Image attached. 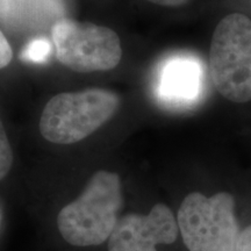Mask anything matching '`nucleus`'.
<instances>
[{
    "mask_svg": "<svg viewBox=\"0 0 251 251\" xmlns=\"http://www.w3.org/2000/svg\"><path fill=\"white\" fill-rule=\"evenodd\" d=\"M121 207L119 175L98 171L91 177L83 193L58 213V230L71 246H99L111 237L117 227Z\"/></svg>",
    "mask_w": 251,
    "mask_h": 251,
    "instance_id": "f257e3e1",
    "label": "nucleus"
},
{
    "mask_svg": "<svg viewBox=\"0 0 251 251\" xmlns=\"http://www.w3.org/2000/svg\"><path fill=\"white\" fill-rule=\"evenodd\" d=\"M120 98L106 89L63 92L52 97L43 108L40 133L55 144H74L86 139L115 114Z\"/></svg>",
    "mask_w": 251,
    "mask_h": 251,
    "instance_id": "f03ea898",
    "label": "nucleus"
},
{
    "mask_svg": "<svg viewBox=\"0 0 251 251\" xmlns=\"http://www.w3.org/2000/svg\"><path fill=\"white\" fill-rule=\"evenodd\" d=\"M215 90L231 102L251 101V20L230 13L220 20L209 48Z\"/></svg>",
    "mask_w": 251,
    "mask_h": 251,
    "instance_id": "7ed1b4c3",
    "label": "nucleus"
},
{
    "mask_svg": "<svg viewBox=\"0 0 251 251\" xmlns=\"http://www.w3.org/2000/svg\"><path fill=\"white\" fill-rule=\"evenodd\" d=\"M234 197L219 192L207 198L192 192L179 207L177 224L190 251H234L240 228L234 213Z\"/></svg>",
    "mask_w": 251,
    "mask_h": 251,
    "instance_id": "20e7f679",
    "label": "nucleus"
},
{
    "mask_svg": "<svg viewBox=\"0 0 251 251\" xmlns=\"http://www.w3.org/2000/svg\"><path fill=\"white\" fill-rule=\"evenodd\" d=\"M51 40L62 65L76 72L108 71L122 57L118 34L108 27L62 17L52 24Z\"/></svg>",
    "mask_w": 251,
    "mask_h": 251,
    "instance_id": "39448f33",
    "label": "nucleus"
},
{
    "mask_svg": "<svg viewBox=\"0 0 251 251\" xmlns=\"http://www.w3.org/2000/svg\"><path fill=\"white\" fill-rule=\"evenodd\" d=\"M178 224L164 203H156L149 214H128L119 219L111 237L108 251H157L158 244L177 240Z\"/></svg>",
    "mask_w": 251,
    "mask_h": 251,
    "instance_id": "423d86ee",
    "label": "nucleus"
},
{
    "mask_svg": "<svg viewBox=\"0 0 251 251\" xmlns=\"http://www.w3.org/2000/svg\"><path fill=\"white\" fill-rule=\"evenodd\" d=\"M202 67L187 56H176L163 64L158 94L171 105H185L199 97L202 87Z\"/></svg>",
    "mask_w": 251,
    "mask_h": 251,
    "instance_id": "0eeeda50",
    "label": "nucleus"
},
{
    "mask_svg": "<svg viewBox=\"0 0 251 251\" xmlns=\"http://www.w3.org/2000/svg\"><path fill=\"white\" fill-rule=\"evenodd\" d=\"M14 162L13 149L5 130V126L0 118V181L9 174Z\"/></svg>",
    "mask_w": 251,
    "mask_h": 251,
    "instance_id": "6e6552de",
    "label": "nucleus"
},
{
    "mask_svg": "<svg viewBox=\"0 0 251 251\" xmlns=\"http://www.w3.org/2000/svg\"><path fill=\"white\" fill-rule=\"evenodd\" d=\"M49 52V45L46 42V41L39 40L33 42L31 45L28 47L26 51V57L28 59H31V61H42L45 57L48 55Z\"/></svg>",
    "mask_w": 251,
    "mask_h": 251,
    "instance_id": "1a4fd4ad",
    "label": "nucleus"
},
{
    "mask_svg": "<svg viewBox=\"0 0 251 251\" xmlns=\"http://www.w3.org/2000/svg\"><path fill=\"white\" fill-rule=\"evenodd\" d=\"M13 59V49L6 39L5 34L0 29V70L7 68Z\"/></svg>",
    "mask_w": 251,
    "mask_h": 251,
    "instance_id": "9d476101",
    "label": "nucleus"
},
{
    "mask_svg": "<svg viewBox=\"0 0 251 251\" xmlns=\"http://www.w3.org/2000/svg\"><path fill=\"white\" fill-rule=\"evenodd\" d=\"M236 251H251V226L241 231L236 244Z\"/></svg>",
    "mask_w": 251,
    "mask_h": 251,
    "instance_id": "9b49d317",
    "label": "nucleus"
},
{
    "mask_svg": "<svg viewBox=\"0 0 251 251\" xmlns=\"http://www.w3.org/2000/svg\"><path fill=\"white\" fill-rule=\"evenodd\" d=\"M147 1L152 2L155 5L165 6V7H178V6L187 4L190 0H147Z\"/></svg>",
    "mask_w": 251,
    "mask_h": 251,
    "instance_id": "f8f14e48",
    "label": "nucleus"
}]
</instances>
